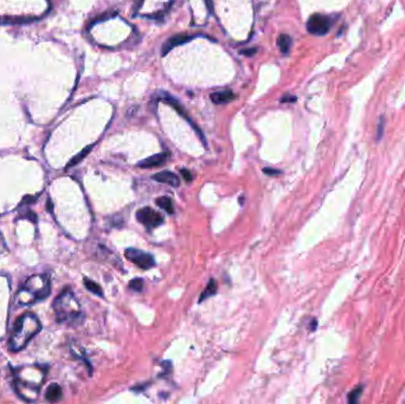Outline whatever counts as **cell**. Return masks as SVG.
I'll use <instances>...</instances> for the list:
<instances>
[{"label":"cell","mask_w":405,"mask_h":404,"mask_svg":"<svg viewBox=\"0 0 405 404\" xmlns=\"http://www.w3.org/2000/svg\"><path fill=\"white\" fill-rule=\"evenodd\" d=\"M40 328H42V325L35 314L25 313L19 317L9 343L11 351L23 350L31 339L38 333Z\"/></svg>","instance_id":"1"},{"label":"cell","mask_w":405,"mask_h":404,"mask_svg":"<svg viewBox=\"0 0 405 404\" xmlns=\"http://www.w3.org/2000/svg\"><path fill=\"white\" fill-rule=\"evenodd\" d=\"M50 282L46 275H33L26 280L25 285L18 293V300L22 305H31L49 295Z\"/></svg>","instance_id":"2"},{"label":"cell","mask_w":405,"mask_h":404,"mask_svg":"<svg viewBox=\"0 0 405 404\" xmlns=\"http://www.w3.org/2000/svg\"><path fill=\"white\" fill-rule=\"evenodd\" d=\"M55 313L58 323L73 324L77 319L80 311L76 299L74 297L73 292L69 288L64 289L61 295L55 301Z\"/></svg>","instance_id":"3"},{"label":"cell","mask_w":405,"mask_h":404,"mask_svg":"<svg viewBox=\"0 0 405 404\" xmlns=\"http://www.w3.org/2000/svg\"><path fill=\"white\" fill-rule=\"evenodd\" d=\"M331 18L325 15H320V13H315V15L311 16L306 25L308 32L314 36L327 35L329 30H331Z\"/></svg>","instance_id":"4"},{"label":"cell","mask_w":405,"mask_h":404,"mask_svg":"<svg viewBox=\"0 0 405 404\" xmlns=\"http://www.w3.org/2000/svg\"><path fill=\"white\" fill-rule=\"evenodd\" d=\"M125 255L129 261H132L134 265H136L141 269H149L156 266V261H154L153 256L148 254V252L139 250V249L135 248L126 249Z\"/></svg>","instance_id":"5"},{"label":"cell","mask_w":405,"mask_h":404,"mask_svg":"<svg viewBox=\"0 0 405 404\" xmlns=\"http://www.w3.org/2000/svg\"><path fill=\"white\" fill-rule=\"evenodd\" d=\"M136 220L148 229L160 227L164 223L163 216L150 208H142L136 211Z\"/></svg>","instance_id":"6"},{"label":"cell","mask_w":405,"mask_h":404,"mask_svg":"<svg viewBox=\"0 0 405 404\" xmlns=\"http://www.w3.org/2000/svg\"><path fill=\"white\" fill-rule=\"evenodd\" d=\"M167 158H168V153L163 152L156 154V156L149 157V158H147L145 160H141V162L138 163V166L141 167V169H153V167H159L167 162Z\"/></svg>","instance_id":"7"},{"label":"cell","mask_w":405,"mask_h":404,"mask_svg":"<svg viewBox=\"0 0 405 404\" xmlns=\"http://www.w3.org/2000/svg\"><path fill=\"white\" fill-rule=\"evenodd\" d=\"M152 178H153V180L159 181V183H163V184L171 185V186H173V187H178L180 185L179 177H178L176 173L170 172V171H163V172L154 174Z\"/></svg>","instance_id":"8"},{"label":"cell","mask_w":405,"mask_h":404,"mask_svg":"<svg viewBox=\"0 0 405 404\" xmlns=\"http://www.w3.org/2000/svg\"><path fill=\"white\" fill-rule=\"evenodd\" d=\"M191 39H192V36H188V35H186V33H179V35L171 37V38L166 42V44H164L163 55L168 54V51L174 49V47L178 45H181V44L190 42Z\"/></svg>","instance_id":"9"},{"label":"cell","mask_w":405,"mask_h":404,"mask_svg":"<svg viewBox=\"0 0 405 404\" xmlns=\"http://www.w3.org/2000/svg\"><path fill=\"white\" fill-rule=\"evenodd\" d=\"M210 96L212 102H215L216 105H223L232 101L235 98V94L231 90H222L212 92Z\"/></svg>","instance_id":"10"},{"label":"cell","mask_w":405,"mask_h":404,"mask_svg":"<svg viewBox=\"0 0 405 404\" xmlns=\"http://www.w3.org/2000/svg\"><path fill=\"white\" fill-rule=\"evenodd\" d=\"M63 396V391H62V388L58 384H50L46 389L45 397L49 402H58Z\"/></svg>","instance_id":"11"},{"label":"cell","mask_w":405,"mask_h":404,"mask_svg":"<svg viewBox=\"0 0 405 404\" xmlns=\"http://www.w3.org/2000/svg\"><path fill=\"white\" fill-rule=\"evenodd\" d=\"M291 43H293V42H291L290 36L284 35V33H282V35H280L279 38H277V45H279L280 50L282 51L283 54H287L288 51L290 50Z\"/></svg>","instance_id":"12"},{"label":"cell","mask_w":405,"mask_h":404,"mask_svg":"<svg viewBox=\"0 0 405 404\" xmlns=\"http://www.w3.org/2000/svg\"><path fill=\"white\" fill-rule=\"evenodd\" d=\"M156 203H157L158 207L161 208L163 210H165L166 212H168L170 215L173 214V211H174L173 210V201H172V199H171V198L160 197V198H158V199L156 200Z\"/></svg>","instance_id":"13"},{"label":"cell","mask_w":405,"mask_h":404,"mask_svg":"<svg viewBox=\"0 0 405 404\" xmlns=\"http://www.w3.org/2000/svg\"><path fill=\"white\" fill-rule=\"evenodd\" d=\"M163 100H164V101H166L167 104L171 106V107H173L174 109H176V111H177L178 113H179V114H180L181 116H184L185 119H187V120H188L187 114H186V113H185L184 109L181 108L180 104L176 100V98H173L172 96H170V95H168V94H165V95H164V97H163Z\"/></svg>","instance_id":"14"},{"label":"cell","mask_w":405,"mask_h":404,"mask_svg":"<svg viewBox=\"0 0 405 404\" xmlns=\"http://www.w3.org/2000/svg\"><path fill=\"white\" fill-rule=\"evenodd\" d=\"M216 292H217V283H216L215 280H210V282H209L207 288H205V290H202L201 295H200V297H199V301L207 300L208 297L215 295Z\"/></svg>","instance_id":"15"},{"label":"cell","mask_w":405,"mask_h":404,"mask_svg":"<svg viewBox=\"0 0 405 404\" xmlns=\"http://www.w3.org/2000/svg\"><path fill=\"white\" fill-rule=\"evenodd\" d=\"M84 286H85V288H87V289L89 290V292L94 293L95 295L104 296V292H102V288H101V287H99L96 282H94V281H91V280L87 279V277H85V279H84Z\"/></svg>","instance_id":"16"},{"label":"cell","mask_w":405,"mask_h":404,"mask_svg":"<svg viewBox=\"0 0 405 404\" xmlns=\"http://www.w3.org/2000/svg\"><path fill=\"white\" fill-rule=\"evenodd\" d=\"M91 148H92V146H88V147H85V148H84L83 150H82V152H81L80 154H78V156H76V157H75V158H74L73 160H71V162L69 163V165H68V167H70V166H73V165H76L77 163H80L81 160L83 159L84 157L87 156V154H88L89 152H90Z\"/></svg>","instance_id":"17"},{"label":"cell","mask_w":405,"mask_h":404,"mask_svg":"<svg viewBox=\"0 0 405 404\" xmlns=\"http://www.w3.org/2000/svg\"><path fill=\"white\" fill-rule=\"evenodd\" d=\"M128 287L130 289L135 290V292H141L142 288H143V281L141 279H134L132 281L129 282Z\"/></svg>","instance_id":"18"},{"label":"cell","mask_w":405,"mask_h":404,"mask_svg":"<svg viewBox=\"0 0 405 404\" xmlns=\"http://www.w3.org/2000/svg\"><path fill=\"white\" fill-rule=\"evenodd\" d=\"M256 53H257V47H250V49H244L241 51V54L243 55V56H246V57H251Z\"/></svg>","instance_id":"19"},{"label":"cell","mask_w":405,"mask_h":404,"mask_svg":"<svg viewBox=\"0 0 405 404\" xmlns=\"http://www.w3.org/2000/svg\"><path fill=\"white\" fill-rule=\"evenodd\" d=\"M180 172H181V176L184 177V179L186 181H191L192 179H193V177H192V174H191V172L188 170L184 169V170H181Z\"/></svg>","instance_id":"20"},{"label":"cell","mask_w":405,"mask_h":404,"mask_svg":"<svg viewBox=\"0 0 405 404\" xmlns=\"http://www.w3.org/2000/svg\"><path fill=\"white\" fill-rule=\"evenodd\" d=\"M263 172L266 173V174H269V176H279V174L281 173V171H279V170H274V169H264L263 170Z\"/></svg>","instance_id":"21"},{"label":"cell","mask_w":405,"mask_h":404,"mask_svg":"<svg viewBox=\"0 0 405 404\" xmlns=\"http://www.w3.org/2000/svg\"><path fill=\"white\" fill-rule=\"evenodd\" d=\"M360 392H362V390H359V389L357 390L356 392H352L351 395H349V397H348L349 400H351V402H356L357 398H358V396H360Z\"/></svg>","instance_id":"22"},{"label":"cell","mask_w":405,"mask_h":404,"mask_svg":"<svg viewBox=\"0 0 405 404\" xmlns=\"http://www.w3.org/2000/svg\"><path fill=\"white\" fill-rule=\"evenodd\" d=\"M295 101H296V97L291 96V95H286V96L282 98V102H295Z\"/></svg>","instance_id":"23"},{"label":"cell","mask_w":405,"mask_h":404,"mask_svg":"<svg viewBox=\"0 0 405 404\" xmlns=\"http://www.w3.org/2000/svg\"><path fill=\"white\" fill-rule=\"evenodd\" d=\"M383 121H384V118L380 119V122H379V132H378L379 138H380V135H382V133H383V125H384Z\"/></svg>","instance_id":"24"}]
</instances>
